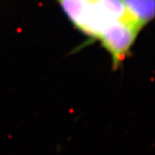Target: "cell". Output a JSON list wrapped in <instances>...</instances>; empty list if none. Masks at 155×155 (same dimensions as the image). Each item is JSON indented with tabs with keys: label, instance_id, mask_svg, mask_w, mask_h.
I'll list each match as a JSON object with an SVG mask.
<instances>
[{
	"label": "cell",
	"instance_id": "cell-1",
	"mask_svg": "<svg viewBox=\"0 0 155 155\" xmlns=\"http://www.w3.org/2000/svg\"><path fill=\"white\" fill-rule=\"evenodd\" d=\"M74 25L99 40L105 30L127 17L123 0H56Z\"/></svg>",
	"mask_w": 155,
	"mask_h": 155
},
{
	"label": "cell",
	"instance_id": "cell-2",
	"mask_svg": "<svg viewBox=\"0 0 155 155\" xmlns=\"http://www.w3.org/2000/svg\"><path fill=\"white\" fill-rule=\"evenodd\" d=\"M140 29L127 17L104 32L99 41L111 55L112 68L116 69L129 55Z\"/></svg>",
	"mask_w": 155,
	"mask_h": 155
},
{
	"label": "cell",
	"instance_id": "cell-3",
	"mask_svg": "<svg viewBox=\"0 0 155 155\" xmlns=\"http://www.w3.org/2000/svg\"><path fill=\"white\" fill-rule=\"evenodd\" d=\"M127 17L139 29H143L155 15V0H123Z\"/></svg>",
	"mask_w": 155,
	"mask_h": 155
}]
</instances>
